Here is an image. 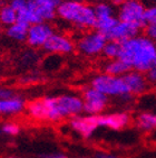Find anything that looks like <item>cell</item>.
I'll return each instance as SVG.
<instances>
[{
  "label": "cell",
  "mask_w": 156,
  "mask_h": 158,
  "mask_svg": "<svg viewBox=\"0 0 156 158\" xmlns=\"http://www.w3.org/2000/svg\"><path fill=\"white\" fill-rule=\"evenodd\" d=\"M119 58L132 70L145 73L156 65V43L145 34H139L122 43Z\"/></svg>",
  "instance_id": "6da1fadb"
},
{
  "label": "cell",
  "mask_w": 156,
  "mask_h": 158,
  "mask_svg": "<svg viewBox=\"0 0 156 158\" xmlns=\"http://www.w3.org/2000/svg\"><path fill=\"white\" fill-rule=\"evenodd\" d=\"M45 109V121L58 122L72 119L84 112L83 98L72 93L41 98Z\"/></svg>",
  "instance_id": "7a4b0ae2"
},
{
  "label": "cell",
  "mask_w": 156,
  "mask_h": 158,
  "mask_svg": "<svg viewBox=\"0 0 156 158\" xmlns=\"http://www.w3.org/2000/svg\"><path fill=\"white\" fill-rule=\"evenodd\" d=\"M57 16L64 21L84 31L94 29L96 26L97 19L94 6L83 1H61L57 8Z\"/></svg>",
  "instance_id": "3957f363"
},
{
  "label": "cell",
  "mask_w": 156,
  "mask_h": 158,
  "mask_svg": "<svg viewBox=\"0 0 156 158\" xmlns=\"http://www.w3.org/2000/svg\"><path fill=\"white\" fill-rule=\"evenodd\" d=\"M90 86L100 91L108 98L127 99L132 97L123 76H114L106 73L98 74L92 79Z\"/></svg>",
  "instance_id": "277c9868"
},
{
  "label": "cell",
  "mask_w": 156,
  "mask_h": 158,
  "mask_svg": "<svg viewBox=\"0 0 156 158\" xmlns=\"http://www.w3.org/2000/svg\"><path fill=\"white\" fill-rule=\"evenodd\" d=\"M146 9L141 0H124V2L118 7L117 18L142 31L147 26Z\"/></svg>",
  "instance_id": "5b68a950"
},
{
  "label": "cell",
  "mask_w": 156,
  "mask_h": 158,
  "mask_svg": "<svg viewBox=\"0 0 156 158\" xmlns=\"http://www.w3.org/2000/svg\"><path fill=\"white\" fill-rule=\"evenodd\" d=\"M108 42L107 37L96 28L86 31L76 42V48L85 56L94 57L103 54L104 47Z\"/></svg>",
  "instance_id": "8992f818"
},
{
  "label": "cell",
  "mask_w": 156,
  "mask_h": 158,
  "mask_svg": "<svg viewBox=\"0 0 156 158\" xmlns=\"http://www.w3.org/2000/svg\"><path fill=\"white\" fill-rule=\"evenodd\" d=\"M81 98L84 101V113L89 116L103 114L109 102V98L107 95L93 86L85 89Z\"/></svg>",
  "instance_id": "52a82bcc"
},
{
  "label": "cell",
  "mask_w": 156,
  "mask_h": 158,
  "mask_svg": "<svg viewBox=\"0 0 156 158\" xmlns=\"http://www.w3.org/2000/svg\"><path fill=\"white\" fill-rule=\"evenodd\" d=\"M60 2V0H28L27 5L39 23H48L57 16V8Z\"/></svg>",
  "instance_id": "ba28073f"
},
{
  "label": "cell",
  "mask_w": 156,
  "mask_h": 158,
  "mask_svg": "<svg viewBox=\"0 0 156 158\" xmlns=\"http://www.w3.org/2000/svg\"><path fill=\"white\" fill-rule=\"evenodd\" d=\"M54 34V28L51 27V25L49 23H46V21L37 23V24H33L29 26L26 42L31 47H44L47 40Z\"/></svg>",
  "instance_id": "9c48e42d"
},
{
  "label": "cell",
  "mask_w": 156,
  "mask_h": 158,
  "mask_svg": "<svg viewBox=\"0 0 156 158\" xmlns=\"http://www.w3.org/2000/svg\"><path fill=\"white\" fill-rule=\"evenodd\" d=\"M76 47V43L67 35L60 33H55L53 36L47 40L42 48L46 52L51 53V54L58 55H67L74 52Z\"/></svg>",
  "instance_id": "30bf717a"
},
{
  "label": "cell",
  "mask_w": 156,
  "mask_h": 158,
  "mask_svg": "<svg viewBox=\"0 0 156 158\" xmlns=\"http://www.w3.org/2000/svg\"><path fill=\"white\" fill-rule=\"evenodd\" d=\"M69 126L72 130L83 138H90L99 128L98 116H77L70 119Z\"/></svg>",
  "instance_id": "8fae6325"
},
{
  "label": "cell",
  "mask_w": 156,
  "mask_h": 158,
  "mask_svg": "<svg viewBox=\"0 0 156 158\" xmlns=\"http://www.w3.org/2000/svg\"><path fill=\"white\" fill-rule=\"evenodd\" d=\"M131 117L128 113L119 111V112L103 113L98 116L99 128H105L109 130H122L129 125Z\"/></svg>",
  "instance_id": "7c38bea8"
},
{
  "label": "cell",
  "mask_w": 156,
  "mask_h": 158,
  "mask_svg": "<svg viewBox=\"0 0 156 158\" xmlns=\"http://www.w3.org/2000/svg\"><path fill=\"white\" fill-rule=\"evenodd\" d=\"M139 34H141V31L138 28L118 19V21L111 28V31H108L105 36L107 37L108 40L124 43L125 40H131V38L137 36Z\"/></svg>",
  "instance_id": "4fadbf2b"
},
{
  "label": "cell",
  "mask_w": 156,
  "mask_h": 158,
  "mask_svg": "<svg viewBox=\"0 0 156 158\" xmlns=\"http://www.w3.org/2000/svg\"><path fill=\"white\" fill-rule=\"evenodd\" d=\"M123 77L127 88H128L131 95H139L142 93H144L148 88V84H150L147 82L145 73H142V72H138L135 70H131Z\"/></svg>",
  "instance_id": "5bb4252c"
},
{
  "label": "cell",
  "mask_w": 156,
  "mask_h": 158,
  "mask_svg": "<svg viewBox=\"0 0 156 158\" xmlns=\"http://www.w3.org/2000/svg\"><path fill=\"white\" fill-rule=\"evenodd\" d=\"M26 109L25 101L20 97L0 99V114H17Z\"/></svg>",
  "instance_id": "9a60e30c"
},
{
  "label": "cell",
  "mask_w": 156,
  "mask_h": 158,
  "mask_svg": "<svg viewBox=\"0 0 156 158\" xmlns=\"http://www.w3.org/2000/svg\"><path fill=\"white\" fill-rule=\"evenodd\" d=\"M132 70L128 66V64L122 60V58H115V60H108L107 63L104 65V73L114 76H124Z\"/></svg>",
  "instance_id": "2e32d148"
},
{
  "label": "cell",
  "mask_w": 156,
  "mask_h": 158,
  "mask_svg": "<svg viewBox=\"0 0 156 158\" xmlns=\"http://www.w3.org/2000/svg\"><path fill=\"white\" fill-rule=\"evenodd\" d=\"M30 25L22 23V21H18L15 23L11 26H8L6 28V35L9 38L17 42H26L28 36V31H29Z\"/></svg>",
  "instance_id": "e0dca14e"
},
{
  "label": "cell",
  "mask_w": 156,
  "mask_h": 158,
  "mask_svg": "<svg viewBox=\"0 0 156 158\" xmlns=\"http://www.w3.org/2000/svg\"><path fill=\"white\" fill-rule=\"evenodd\" d=\"M18 20V14L10 3H3L0 5V24L2 26H11Z\"/></svg>",
  "instance_id": "ac0fdd59"
},
{
  "label": "cell",
  "mask_w": 156,
  "mask_h": 158,
  "mask_svg": "<svg viewBox=\"0 0 156 158\" xmlns=\"http://www.w3.org/2000/svg\"><path fill=\"white\" fill-rule=\"evenodd\" d=\"M136 125L144 131L156 130V113L143 112L136 119Z\"/></svg>",
  "instance_id": "d6986e66"
},
{
  "label": "cell",
  "mask_w": 156,
  "mask_h": 158,
  "mask_svg": "<svg viewBox=\"0 0 156 158\" xmlns=\"http://www.w3.org/2000/svg\"><path fill=\"white\" fill-rule=\"evenodd\" d=\"M94 9H95V14H96V19H105L109 18V17H114L115 15V9L114 6L111 3L104 2V1H100V2L96 3L94 6Z\"/></svg>",
  "instance_id": "ffe728a7"
},
{
  "label": "cell",
  "mask_w": 156,
  "mask_h": 158,
  "mask_svg": "<svg viewBox=\"0 0 156 158\" xmlns=\"http://www.w3.org/2000/svg\"><path fill=\"white\" fill-rule=\"evenodd\" d=\"M120 49H122V43L115 42V40H108L106 43L103 55L104 57L107 60H115V58H119Z\"/></svg>",
  "instance_id": "44dd1931"
},
{
  "label": "cell",
  "mask_w": 156,
  "mask_h": 158,
  "mask_svg": "<svg viewBox=\"0 0 156 158\" xmlns=\"http://www.w3.org/2000/svg\"><path fill=\"white\" fill-rule=\"evenodd\" d=\"M1 132L8 136H17L20 132V126L16 122H6L1 127Z\"/></svg>",
  "instance_id": "7402d4cb"
},
{
  "label": "cell",
  "mask_w": 156,
  "mask_h": 158,
  "mask_svg": "<svg viewBox=\"0 0 156 158\" xmlns=\"http://www.w3.org/2000/svg\"><path fill=\"white\" fill-rule=\"evenodd\" d=\"M146 21L147 25H156V5L146 9Z\"/></svg>",
  "instance_id": "603a6c76"
},
{
  "label": "cell",
  "mask_w": 156,
  "mask_h": 158,
  "mask_svg": "<svg viewBox=\"0 0 156 158\" xmlns=\"http://www.w3.org/2000/svg\"><path fill=\"white\" fill-rule=\"evenodd\" d=\"M17 97L16 92L8 86H0V99H11Z\"/></svg>",
  "instance_id": "cb8c5ba5"
},
{
  "label": "cell",
  "mask_w": 156,
  "mask_h": 158,
  "mask_svg": "<svg viewBox=\"0 0 156 158\" xmlns=\"http://www.w3.org/2000/svg\"><path fill=\"white\" fill-rule=\"evenodd\" d=\"M9 3H10V6H11L16 11L18 12L27 7L28 0H11Z\"/></svg>",
  "instance_id": "d4e9b609"
},
{
  "label": "cell",
  "mask_w": 156,
  "mask_h": 158,
  "mask_svg": "<svg viewBox=\"0 0 156 158\" xmlns=\"http://www.w3.org/2000/svg\"><path fill=\"white\" fill-rule=\"evenodd\" d=\"M145 76H146L147 82L150 83V84H156V65H154L148 71H146L145 72Z\"/></svg>",
  "instance_id": "484cf974"
},
{
  "label": "cell",
  "mask_w": 156,
  "mask_h": 158,
  "mask_svg": "<svg viewBox=\"0 0 156 158\" xmlns=\"http://www.w3.org/2000/svg\"><path fill=\"white\" fill-rule=\"evenodd\" d=\"M144 31L145 35L156 43V25H147Z\"/></svg>",
  "instance_id": "4316f807"
},
{
  "label": "cell",
  "mask_w": 156,
  "mask_h": 158,
  "mask_svg": "<svg viewBox=\"0 0 156 158\" xmlns=\"http://www.w3.org/2000/svg\"><path fill=\"white\" fill-rule=\"evenodd\" d=\"M42 158H68L67 155H65L64 152H49V154H44L41 155Z\"/></svg>",
  "instance_id": "83f0119b"
},
{
  "label": "cell",
  "mask_w": 156,
  "mask_h": 158,
  "mask_svg": "<svg viewBox=\"0 0 156 158\" xmlns=\"http://www.w3.org/2000/svg\"><path fill=\"white\" fill-rule=\"evenodd\" d=\"M97 158H122L119 156L114 155V154H111V152H98L97 154Z\"/></svg>",
  "instance_id": "f1b7e54d"
},
{
  "label": "cell",
  "mask_w": 156,
  "mask_h": 158,
  "mask_svg": "<svg viewBox=\"0 0 156 158\" xmlns=\"http://www.w3.org/2000/svg\"><path fill=\"white\" fill-rule=\"evenodd\" d=\"M123 2H124V0H111V5H113V6L119 7Z\"/></svg>",
  "instance_id": "f546056e"
},
{
  "label": "cell",
  "mask_w": 156,
  "mask_h": 158,
  "mask_svg": "<svg viewBox=\"0 0 156 158\" xmlns=\"http://www.w3.org/2000/svg\"><path fill=\"white\" fill-rule=\"evenodd\" d=\"M1 31H2V25L0 24V34H1Z\"/></svg>",
  "instance_id": "4dcf8cb0"
},
{
  "label": "cell",
  "mask_w": 156,
  "mask_h": 158,
  "mask_svg": "<svg viewBox=\"0 0 156 158\" xmlns=\"http://www.w3.org/2000/svg\"><path fill=\"white\" fill-rule=\"evenodd\" d=\"M7 158H16V157H7Z\"/></svg>",
  "instance_id": "1f68e13d"
},
{
  "label": "cell",
  "mask_w": 156,
  "mask_h": 158,
  "mask_svg": "<svg viewBox=\"0 0 156 158\" xmlns=\"http://www.w3.org/2000/svg\"><path fill=\"white\" fill-rule=\"evenodd\" d=\"M80 158H88V157H80Z\"/></svg>",
  "instance_id": "d6a6232c"
},
{
  "label": "cell",
  "mask_w": 156,
  "mask_h": 158,
  "mask_svg": "<svg viewBox=\"0 0 156 158\" xmlns=\"http://www.w3.org/2000/svg\"><path fill=\"white\" fill-rule=\"evenodd\" d=\"M10 1H11V0H9V2H10Z\"/></svg>",
  "instance_id": "836d02e7"
}]
</instances>
